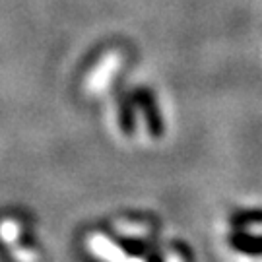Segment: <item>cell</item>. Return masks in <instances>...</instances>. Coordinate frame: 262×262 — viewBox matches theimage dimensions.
I'll return each instance as SVG.
<instances>
[{
  "mask_svg": "<svg viewBox=\"0 0 262 262\" xmlns=\"http://www.w3.org/2000/svg\"><path fill=\"white\" fill-rule=\"evenodd\" d=\"M233 245L241 251H253V253H262V237H235Z\"/></svg>",
  "mask_w": 262,
  "mask_h": 262,
  "instance_id": "cell-1",
  "label": "cell"
}]
</instances>
